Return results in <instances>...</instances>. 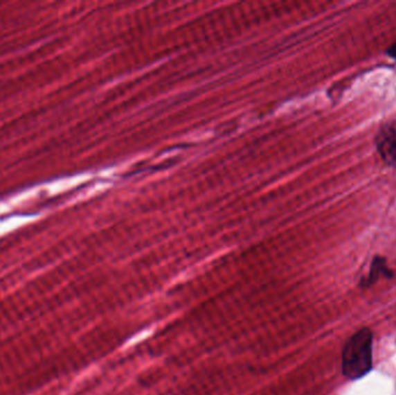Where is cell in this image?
Segmentation results:
<instances>
[{
  "mask_svg": "<svg viewBox=\"0 0 396 395\" xmlns=\"http://www.w3.org/2000/svg\"><path fill=\"white\" fill-rule=\"evenodd\" d=\"M380 274H384V275L388 276L389 272L385 267V262L382 261L381 258H377L375 262H373V265H372L371 274H370V279H368V283L375 282V279H378Z\"/></svg>",
  "mask_w": 396,
  "mask_h": 395,
  "instance_id": "3",
  "label": "cell"
},
{
  "mask_svg": "<svg viewBox=\"0 0 396 395\" xmlns=\"http://www.w3.org/2000/svg\"><path fill=\"white\" fill-rule=\"evenodd\" d=\"M377 148L382 159L390 166L396 167V122L386 124L379 131Z\"/></svg>",
  "mask_w": 396,
  "mask_h": 395,
  "instance_id": "2",
  "label": "cell"
},
{
  "mask_svg": "<svg viewBox=\"0 0 396 395\" xmlns=\"http://www.w3.org/2000/svg\"><path fill=\"white\" fill-rule=\"evenodd\" d=\"M372 344L373 335L370 329L356 333L344 346L342 369L349 379H359L372 369Z\"/></svg>",
  "mask_w": 396,
  "mask_h": 395,
  "instance_id": "1",
  "label": "cell"
},
{
  "mask_svg": "<svg viewBox=\"0 0 396 395\" xmlns=\"http://www.w3.org/2000/svg\"><path fill=\"white\" fill-rule=\"evenodd\" d=\"M387 53H388L389 56L392 57V58H395L396 60V42L387 50Z\"/></svg>",
  "mask_w": 396,
  "mask_h": 395,
  "instance_id": "4",
  "label": "cell"
}]
</instances>
